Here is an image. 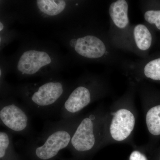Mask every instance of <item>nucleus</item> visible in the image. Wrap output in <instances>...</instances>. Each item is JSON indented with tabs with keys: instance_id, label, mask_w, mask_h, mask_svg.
<instances>
[{
	"instance_id": "obj_15",
	"label": "nucleus",
	"mask_w": 160,
	"mask_h": 160,
	"mask_svg": "<svg viewBox=\"0 0 160 160\" xmlns=\"http://www.w3.org/2000/svg\"><path fill=\"white\" fill-rule=\"evenodd\" d=\"M129 160H148L146 156L139 150H135L129 156Z\"/></svg>"
},
{
	"instance_id": "obj_9",
	"label": "nucleus",
	"mask_w": 160,
	"mask_h": 160,
	"mask_svg": "<svg viewBox=\"0 0 160 160\" xmlns=\"http://www.w3.org/2000/svg\"><path fill=\"white\" fill-rule=\"evenodd\" d=\"M129 4L126 0L112 2L109 8L110 19L109 38L116 48L124 49L125 43L131 29L128 15Z\"/></svg>"
},
{
	"instance_id": "obj_7",
	"label": "nucleus",
	"mask_w": 160,
	"mask_h": 160,
	"mask_svg": "<svg viewBox=\"0 0 160 160\" xmlns=\"http://www.w3.org/2000/svg\"><path fill=\"white\" fill-rule=\"evenodd\" d=\"M0 122L12 133L26 135L31 130V119L27 109L10 97L2 98Z\"/></svg>"
},
{
	"instance_id": "obj_3",
	"label": "nucleus",
	"mask_w": 160,
	"mask_h": 160,
	"mask_svg": "<svg viewBox=\"0 0 160 160\" xmlns=\"http://www.w3.org/2000/svg\"><path fill=\"white\" fill-rule=\"evenodd\" d=\"M69 45L75 54L82 59L112 63L118 59L109 34L81 32L70 40Z\"/></svg>"
},
{
	"instance_id": "obj_11",
	"label": "nucleus",
	"mask_w": 160,
	"mask_h": 160,
	"mask_svg": "<svg viewBox=\"0 0 160 160\" xmlns=\"http://www.w3.org/2000/svg\"><path fill=\"white\" fill-rule=\"evenodd\" d=\"M132 66L131 74L136 82L146 79L160 81V57L148 61L144 59Z\"/></svg>"
},
{
	"instance_id": "obj_4",
	"label": "nucleus",
	"mask_w": 160,
	"mask_h": 160,
	"mask_svg": "<svg viewBox=\"0 0 160 160\" xmlns=\"http://www.w3.org/2000/svg\"><path fill=\"white\" fill-rule=\"evenodd\" d=\"M106 113L97 109L81 117L68 148L76 153H88L103 146Z\"/></svg>"
},
{
	"instance_id": "obj_8",
	"label": "nucleus",
	"mask_w": 160,
	"mask_h": 160,
	"mask_svg": "<svg viewBox=\"0 0 160 160\" xmlns=\"http://www.w3.org/2000/svg\"><path fill=\"white\" fill-rule=\"evenodd\" d=\"M54 62V57L49 52L41 48H31L21 53L17 59L16 68L22 76H35L46 73L45 69Z\"/></svg>"
},
{
	"instance_id": "obj_14",
	"label": "nucleus",
	"mask_w": 160,
	"mask_h": 160,
	"mask_svg": "<svg viewBox=\"0 0 160 160\" xmlns=\"http://www.w3.org/2000/svg\"><path fill=\"white\" fill-rule=\"evenodd\" d=\"M143 17L145 22L154 25L160 30V9H146L143 8Z\"/></svg>"
},
{
	"instance_id": "obj_2",
	"label": "nucleus",
	"mask_w": 160,
	"mask_h": 160,
	"mask_svg": "<svg viewBox=\"0 0 160 160\" xmlns=\"http://www.w3.org/2000/svg\"><path fill=\"white\" fill-rule=\"evenodd\" d=\"M81 117L62 119L50 124L41 134L29 141L27 146L37 158L49 160L60 151L68 148Z\"/></svg>"
},
{
	"instance_id": "obj_10",
	"label": "nucleus",
	"mask_w": 160,
	"mask_h": 160,
	"mask_svg": "<svg viewBox=\"0 0 160 160\" xmlns=\"http://www.w3.org/2000/svg\"><path fill=\"white\" fill-rule=\"evenodd\" d=\"M152 34L146 24H138L131 26L126 39L124 49L133 52L143 58L151 47Z\"/></svg>"
},
{
	"instance_id": "obj_13",
	"label": "nucleus",
	"mask_w": 160,
	"mask_h": 160,
	"mask_svg": "<svg viewBox=\"0 0 160 160\" xmlns=\"http://www.w3.org/2000/svg\"><path fill=\"white\" fill-rule=\"evenodd\" d=\"M146 127L150 134L160 135V105L152 106L147 111L145 117Z\"/></svg>"
},
{
	"instance_id": "obj_12",
	"label": "nucleus",
	"mask_w": 160,
	"mask_h": 160,
	"mask_svg": "<svg viewBox=\"0 0 160 160\" xmlns=\"http://www.w3.org/2000/svg\"><path fill=\"white\" fill-rule=\"evenodd\" d=\"M36 3L39 11L46 16H57L67 7V2L63 0H38Z\"/></svg>"
},
{
	"instance_id": "obj_5",
	"label": "nucleus",
	"mask_w": 160,
	"mask_h": 160,
	"mask_svg": "<svg viewBox=\"0 0 160 160\" xmlns=\"http://www.w3.org/2000/svg\"><path fill=\"white\" fill-rule=\"evenodd\" d=\"M105 83L98 78L87 77L71 86L60 112L63 119L78 116L83 109L102 97L106 91Z\"/></svg>"
},
{
	"instance_id": "obj_6",
	"label": "nucleus",
	"mask_w": 160,
	"mask_h": 160,
	"mask_svg": "<svg viewBox=\"0 0 160 160\" xmlns=\"http://www.w3.org/2000/svg\"><path fill=\"white\" fill-rule=\"evenodd\" d=\"M130 95L122 99L110 113H106L103 146L109 142H120L128 139L134 130L136 117L131 108Z\"/></svg>"
},
{
	"instance_id": "obj_16",
	"label": "nucleus",
	"mask_w": 160,
	"mask_h": 160,
	"mask_svg": "<svg viewBox=\"0 0 160 160\" xmlns=\"http://www.w3.org/2000/svg\"></svg>"
},
{
	"instance_id": "obj_1",
	"label": "nucleus",
	"mask_w": 160,
	"mask_h": 160,
	"mask_svg": "<svg viewBox=\"0 0 160 160\" xmlns=\"http://www.w3.org/2000/svg\"><path fill=\"white\" fill-rule=\"evenodd\" d=\"M70 87L62 80L50 78L22 85L16 91L32 111L40 115H49L60 111Z\"/></svg>"
}]
</instances>
